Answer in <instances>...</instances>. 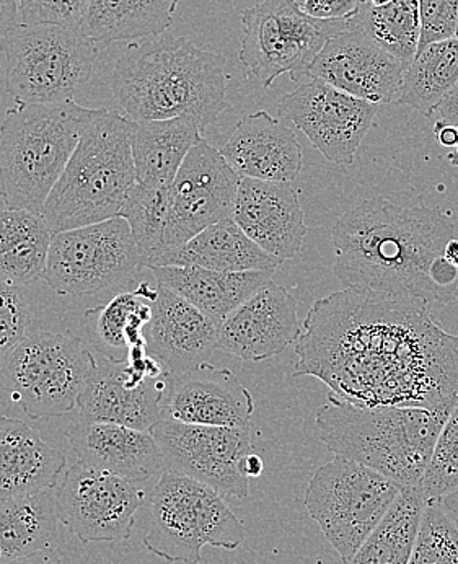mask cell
Here are the masks:
<instances>
[{"label": "cell", "mask_w": 458, "mask_h": 564, "mask_svg": "<svg viewBox=\"0 0 458 564\" xmlns=\"http://www.w3.org/2000/svg\"><path fill=\"white\" fill-rule=\"evenodd\" d=\"M294 373L359 406L452 410L458 336L417 299L346 288L318 299L295 343Z\"/></svg>", "instance_id": "6da1fadb"}, {"label": "cell", "mask_w": 458, "mask_h": 564, "mask_svg": "<svg viewBox=\"0 0 458 564\" xmlns=\"http://www.w3.org/2000/svg\"><path fill=\"white\" fill-rule=\"evenodd\" d=\"M454 236L456 227L440 210L368 199L331 229L334 271L346 288L452 304L456 292L440 289L430 270Z\"/></svg>", "instance_id": "7a4b0ae2"}, {"label": "cell", "mask_w": 458, "mask_h": 564, "mask_svg": "<svg viewBox=\"0 0 458 564\" xmlns=\"http://www.w3.org/2000/svg\"><path fill=\"white\" fill-rule=\"evenodd\" d=\"M222 54L186 39L129 44L115 64L110 87L134 122L192 118L205 131L229 108Z\"/></svg>", "instance_id": "3957f363"}, {"label": "cell", "mask_w": 458, "mask_h": 564, "mask_svg": "<svg viewBox=\"0 0 458 564\" xmlns=\"http://www.w3.org/2000/svg\"><path fill=\"white\" fill-rule=\"evenodd\" d=\"M452 410L406 406H359L328 395L317 411L320 443L385 475L403 488L421 486L440 430Z\"/></svg>", "instance_id": "277c9868"}, {"label": "cell", "mask_w": 458, "mask_h": 564, "mask_svg": "<svg viewBox=\"0 0 458 564\" xmlns=\"http://www.w3.org/2000/svg\"><path fill=\"white\" fill-rule=\"evenodd\" d=\"M132 129L134 121L105 108L88 124L44 204L43 217L53 232L121 216L135 185Z\"/></svg>", "instance_id": "5b68a950"}, {"label": "cell", "mask_w": 458, "mask_h": 564, "mask_svg": "<svg viewBox=\"0 0 458 564\" xmlns=\"http://www.w3.org/2000/svg\"><path fill=\"white\" fill-rule=\"evenodd\" d=\"M100 110L76 101L17 105L0 124V176L3 202L43 214L85 129Z\"/></svg>", "instance_id": "8992f818"}, {"label": "cell", "mask_w": 458, "mask_h": 564, "mask_svg": "<svg viewBox=\"0 0 458 564\" xmlns=\"http://www.w3.org/2000/svg\"><path fill=\"white\" fill-rule=\"evenodd\" d=\"M247 530L216 489L164 471L151 492L148 552L170 563L199 564L205 546L237 550Z\"/></svg>", "instance_id": "52a82bcc"}, {"label": "cell", "mask_w": 458, "mask_h": 564, "mask_svg": "<svg viewBox=\"0 0 458 564\" xmlns=\"http://www.w3.org/2000/svg\"><path fill=\"white\" fill-rule=\"evenodd\" d=\"M17 105L64 104L94 76L97 43L80 26L19 23L0 43Z\"/></svg>", "instance_id": "ba28073f"}, {"label": "cell", "mask_w": 458, "mask_h": 564, "mask_svg": "<svg viewBox=\"0 0 458 564\" xmlns=\"http://www.w3.org/2000/svg\"><path fill=\"white\" fill-rule=\"evenodd\" d=\"M402 489L385 475L335 455L334 460L314 471L304 501L308 514L346 564L389 514Z\"/></svg>", "instance_id": "9c48e42d"}, {"label": "cell", "mask_w": 458, "mask_h": 564, "mask_svg": "<svg viewBox=\"0 0 458 564\" xmlns=\"http://www.w3.org/2000/svg\"><path fill=\"white\" fill-rule=\"evenodd\" d=\"M95 356L73 333L33 332L0 362V389L32 420L77 406Z\"/></svg>", "instance_id": "30bf717a"}, {"label": "cell", "mask_w": 458, "mask_h": 564, "mask_svg": "<svg viewBox=\"0 0 458 564\" xmlns=\"http://www.w3.org/2000/svg\"><path fill=\"white\" fill-rule=\"evenodd\" d=\"M242 25L240 63L263 87L284 74L301 80L325 44L351 30L349 19H314L297 0H263L243 9Z\"/></svg>", "instance_id": "8fae6325"}, {"label": "cell", "mask_w": 458, "mask_h": 564, "mask_svg": "<svg viewBox=\"0 0 458 564\" xmlns=\"http://www.w3.org/2000/svg\"><path fill=\"white\" fill-rule=\"evenodd\" d=\"M123 217L54 232L43 280L61 295L85 297L120 288L144 270Z\"/></svg>", "instance_id": "7c38bea8"}, {"label": "cell", "mask_w": 458, "mask_h": 564, "mask_svg": "<svg viewBox=\"0 0 458 564\" xmlns=\"http://www.w3.org/2000/svg\"><path fill=\"white\" fill-rule=\"evenodd\" d=\"M151 433L165 471L201 481L223 498H249L250 480L240 470V462L253 452L250 426H203L162 417Z\"/></svg>", "instance_id": "4fadbf2b"}, {"label": "cell", "mask_w": 458, "mask_h": 564, "mask_svg": "<svg viewBox=\"0 0 458 564\" xmlns=\"http://www.w3.org/2000/svg\"><path fill=\"white\" fill-rule=\"evenodd\" d=\"M56 512L83 543L126 542L148 489L120 475L74 464L54 488Z\"/></svg>", "instance_id": "5bb4252c"}, {"label": "cell", "mask_w": 458, "mask_h": 564, "mask_svg": "<svg viewBox=\"0 0 458 564\" xmlns=\"http://www.w3.org/2000/svg\"><path fill=\"white\" fill-rule=\"evenodd\" d=\"M240 182L242 176L220 151L201 139L186 155L178 175L170 185L164 248L155 261L162 254L183 247L214 224L232 217Z\"/></svg>", "instance_id": "9a60e30c"}, {"label": "cell", "mask_w": 458, "mask_h": 564, "mask_svg": "<svg viewBox=\"0 0 458 564\" xmlns=\"http://www.w3.org/2000/svg\"><path fill=\"white\" fill-rule=\"evenodd\" d=\"M277 110L336 165L355 162L356 152L377 117V105L320 80L305 82L284 95Z\"/></svg>", "instance_id": "2e32d148"}, {"label": "cell", "mask_w": 458, "mask_h": 564, "mask_svg": "<svg viewBox=\"0 0 458 564\" xmlns=\"http://www.w3.org/2000/svg\"><path fill=\"white\" fill-rule=\"evenodd\" d=\"M406 69L379 44L349 30L325 44L305 79L320 80L369 104H395Z\"/></svg>", "instance_id": "e0dca14e"}, {"label": "cell", "mask_w": 458, "mask_h": 564, "mask_svg": "<svg viewBox=\"0 0 458 564\" xmlns=\"http://www.w3.org/2000/svg\"><path fill=\"white\" fill-rule=\"evenodd\" d=\"M301 333L297 301L270 281L219 326V348L242 361H266L283 355Z\"/></svg>", "instance_id": "ac0fdd59"}, {"label": "cell", "mask_w": 458, "mask_h": 564, "mask_svg": "<svg viewBox=\"0 0 458 564\" xmlns=\"http://www.w3.org/2000/svg\"><path fill=\"white\" fill-rule=\"evenodd\" d=\"M253 397L229 369L209 362L170 373L164 417L203 426H250Z\"/></svg>", "instance_id": "d6986e66"}, {"label": "cell", "mask_w": 458, "mask_h": 564, "mask_svg": "<svg viewBox=\"0 0 458 564\" xmlns=\"http://www.w3.org/2000/svg\"><path fill=\"white\" fill-rule=\"evenodd\" d=\"M232 219L261 250L281 263L294 260L304 247L307 226L292 183L242 178Z\"/></svg>", "instance_id": "ffe728a7"}, {"label": "cell", "mask_w": 458, "mask_h": 564, "mask_svg": "<svg viewBox=\"0 0 458 564\" xmlns=\"http://www.w3.org/2000/svg\"><path fill=\"white\" fill-rule=\"evenodd\" d=\"M170 372L149 379L139 387L126 382L124 362L95 358L79 397L80 421L113 423L151 431L164 417Z\"/></svg>", "instance_id": "44dd1931"}, {"label": "cell", "mask_w": 458, "mask_h": 564, "mask_svg": "<svg viewBox=\"0 0 458 564\" xmlns=\"http://www.w3.org/2000/svg\"><path fill=\"white\" fill-rule=\"evenodd\" d=\"M67 440L77 464L120 475L148 491L165 471L161 448L151 431L79 421L67 431Z\"/></svg>", "instance_id": "7402d4cb"}, {"label": "cell", "mask_w": 458, "mask_h": 564, "mask_svg": "<svg viewBox=\"0 0 458 564\" xmlns=\"http://www.w3.org/2000/svg\"><path fill=\"white\" fill-rule=\"evenodd\" d=\"M152 321L145 326L148 351L170 373H182L208 362L219 348V325L195 305L157 284Z\"/></svg>", "instance_id": "603a6c76"}, {"label": "cell", "mask_w": 458, "mask_h": 564, "mask_svg": "<svg viewBox=\"0 0 458 564\" xmlns=\"http://www.w3.org/2000/svg\"><path fill=\"white\" fill-rule=\"evenodd\" d=\"M220 154L242 178L292 183L302 170L297 135L266 111L247 115L237 122Z\"/></svg>", "instance_id": "cb8c5ba5"}, {"label": "cell", "mask_w": 458, "mask_h": 564, "mask_svg": "<svg viewBox=\"0 0 458 564\" xmlns=\"http://www.w3.org/2000/svg\"><path fill=\"white\" fill-rule=\"evenodd\" d=\"M66 465V455L25 421L0 416V499L56 488Z\"/></svg>", "instance_id": "d4e9b609"}, {"label": "cell", "mask_w": 458, "mask_h": 564, "mask_svg": "<svg viewBox=\"0 0 458 564\" xmlns=\"http://www.w3.org/2000/svg\"><path fill=\"white\" fill-rule=\"evenodd\" d=\"M152 273L159 285L175 292L220 326L251 295L273 281L274 271L226 273L196 267H159L152 268Z\"/></svg>", "instance_id": "484cf974"}, {"label": "cell", "mask_w": 458, "mask_h": 564, "mask_svg": "<svg viewBox=\"0 0 458 564\" xmlns=\"http://www.w3.org/2000/svg\"><path fill=\"white\" fill-rule=\"evenodd\" d=\"M281 261L261 250L237 226L232 217L214 224L176 250L162 254L154 267H196L205 270L243 273V271H276Z\"/></svg>", "instance_id": "4316f807"}, {"label": "cell", "mask_w": 458, "mask_h": 564, "mask_svg": "<svg viewBox=\"0 0 458 564\" xmlns=\"http://www.w3.org/2000/svg\"><path fill=\"white\" fill-rule=\"evenodd\" d=\"M203 129L192 118L134 122L132 159L135 183L145 188L168 189L186 155L201 141Z\"/></svg>", "instance_id": "83f0119b"}, {"label": "cell", "mask_w": 458, "mask_h": 564, "mask_svg": "<svg viewBox=\"0 0 458 564\" xmlns=\"http://www.w3.org/2000/svg\"><path fill=\"white\" fill-rule=\"evenodd\" d=\"M53 236L43 214L0 198V280L23 288L43 280Z\"/></svg>", "instance_id": "f1b7e54d"}, {"label": "cell", "mask_w": 458, "mask_h": 564, "mask_svg": "<svg viewBox=\"0 0 458 564\" xmlns=\"http://www.w3.org/2000/svg\"><path fill=\"white\" fill-rule=\"evenodd\" d=\"M179 0H88L80 30L95 43L138 41L173 25Z\"/></svg>", "instance_id": "f546056e"}, {"label": "cell", "mask_w": 458, "mask_h": 564, "mask_svg": "<svg viewBox=\"0 0 458 564\" xmlns=\"http://www.w3.org/2000/svg\"><path fill=\"white\" fill-rule=\"evenodd\" d=\"M157 288L142 282L138 289L115 295L107 305L88 312L94 317L88 326L91 346L105 358L124 362L129 349L145 345L144 329L152 321Z\"/></svg>", "instance_id": "4dcf8cb0"}, {"label": "cell", "mask_w": 458, "mask_h": 564, "mask_svg": "<svg viewBox=\"0 0 458 564\" xmlns=\"http://www.w3.org/2000/svg\"><path fill=\"white\" fill-rule=\"evenodd\" d=\"M57 521L53 489L0 499V564L51 549L56 542Z\"/></svg>", "instance_id": "1f68e13d"}, {"label": "cell", "mask_w": 458, "mask_h": 564, "mask_svg": "<svg viewBox=\"0 0 458 564\" xmlns=\"http://www.w3.org/2000/svg\"><path fill=\"white\" fill-rule=\"evenodd\" d=\"M424 508L421 486L403 488L389 514L346 564H410Z\"/></svg>", "instance_id": "d6a6232c"}, {"label": "cell", "mask_w": 458, "mask_h": 564, "mask_svg": "<svg viewBox=\"0 0 458 564\" xmlns=\"http://www.w3.org/2000/svg\"><path fill=\"white\" fill-rule=\"evenodd\" d=\"M458 85V39L436 41L417 51L403 76L395 104L433 117L440 101Z\"/></svg>", "instance_id": "836d02e7"}, {"label": "cell", "mask_w": 458, "mask_h": 564, "mask_svg": "<svg viewBox=\"0 0 458 564\" xmlns=\"http://www.w3.org/2000/svg\"><path fill=\"white\" fill-rule=\"evenodd\" d=\"M349 23L351 30L364 33L405 69L412 66L421 41L419 0H392L383 6L366 0Z\"/></svg>", "instance_id": "e575fe53"}, {"label": "cell", "mask_w": 458, "mask_h": 564, "mask_svg": "<svg viewBox=\"0 0 458 564\" xmlns=\"http://www.w3.org/2000/svg\"><path fill=\"white\" fill-rule=\"evenodd\" d=\"M168 189H152L135 183L121 216L128 220L145 268H151L164 248Z\"/></svg>", "instance_id": "d590c367"}, {"label": "cell", "mask_w": 458, "mask_h": 564, "mask_svg": "<svg viewBox=\"0 0 458 564\" xmlns=\"http://www.w3.org/2000/svg\"><path fill=\"white\" fill-rule=\"evenodd\" d=\"M410 564H458V530L439 502L426 501Z\"/></svg>", "instance_id": "8d00e7d4"}, {"label": "cell", "mask_w": 458, "mask_h": 564, "mask_svg": "<svg viewBox=\"0 0 458 564\" xmlns=\"http://www.w3.org/2000/svg\"><path fill=\"white\" fill-rule=\"evenodd\" d=\"M458 488V399L440 430L430 457L429 467L424 474L423 489L426 501L440 499Z\"/></svg>", "instance_id": "74e56055"}, {"label": "cell", "mask_w": 458, "mask_h": 564, "mask_svg": "<svg viewBox=\"0 0 458 564\" xmlns=\"http://www.w3.org/2000/svg\"><path fill=\"white\" fill-rule=\"evenodd\" d=\"M35 308L29 291L0 280V362L35 329Z\"/></svg>", "instance_id": "f35d334b"}, {"label": "cell", "mask_w": 458, "mask_h": 564, "mask_svg": "<svg viewBox=\"0 0 458 564\" xmlns=\"http://www.w3.org/2000/svg\"><path fill=\"white\" fill-rule=\"evenodd\" d=\"M88 0H20L23 25L80 26Z\"/></svg>", "instance_id": "ab89813d"}, {"label": "cell", "mask_w": 458, "mask_h": 564, "mask_svg": "<svg viewBox=\"0 0 458 564\" xmlns=\"http://www.w3.org/2000/svg\"><path fill=\"white\" fill-rule=\"evenodd\" d=\"M419 50L427 44L456 39L458 0H419Z\"/></svg>", "instance_id": "60d3db41"}, {"label": "cell", "mask_w": 458, "mask_h": 564, "mask_svg": "<svg viewBox=\"0 0 458 564\" xmlns=\"http://www.w3.org/2000/svg\"><path fill=\"white\" fill-rule=\"evenodd\" d=\"M366 0H305V13L320 20L351 19L364 6Z\"/></svg>", "instance_id": "b9f144b4"}, {"label": "cell", "mask_w": 458, "mask_h": 564, "mask_svg": "<svg viewBox=\"0 0 458 564\" xmlns=\"http://www.w3.org/2000/svg\"><path fill=\"white\" fill-rule=\"evenodd\" d=\"M20 0H0V43L19 25Z\"/></svg>", "instance_id": "7bdbcfd3"}, {"label": "cell", "mask_w": 458, "mask_h": 564, "mask_svg": "<svg viewBox=\"0 0 458 564\" xmlns=\"http://www.w3.org/2000/svg\"><path fill=\"white\" fill-rule=\"evenodd\" d=\"M434 132H436L437 141H439V144L444 145V148H458V126L449 124V122L437 121Z\"/></svg>", "instance_id": "ee69618b"}, {"label": "cell", "mask_w": 458, "mask_h": 564, "mask_svg": "<svg viewBox=\"0 0 458 564\" xmlns=\"http://www.w3.org/2000/svg\"><path fill=\"white\" fill-rule=\"evenodd\" d=\"M10 564H63V558H61V553L54 546H51V549L33 553V555L26 556V558Z\"/></svg>", "instance_id": "f6af8a7d"}, {"label": "cell", "mask_w": 458, "mask_h": 564, "mask_svg": "<svg viewBox=\"0 0 458 564\" xmlns=\"http://www.w3.org/2000/svg\"><path fill=\"white\" fill-rule=\"evenodd\" d=\"M240 470H242V474L246 475L249 480L250 478L261 477V474L264 471L263 458L254 454V452H251V454L246 455L243 460L240 462Z\"/></svg>", "instance_id": "bcb514c9"}, {"label": "cell", "mask_w": 458, "mask_h": 564, "mask_svg": "<svg viewBox=\"0 0 458 564\" xmlns=\"http://www.w3.org/2000/svg\"><path fill=\"white\" fill-rule=\"evenodd\" d=\"M443 511L446 512L447 518L452 521V524L457 527L458 530V488L454 489L449 495L443 496V498L437 499Z\"/></svg>", "instance_id": "7dc6e473"}, {"label": "cell", "mask_w": 458, "mask_h": 564, "mask_svg": "<svg viewBox=\"0 0 458 564\" xmlns=\"http://www.w3.org/2000/svg\"><path fill=\"white\" fill-rule=\"evenodd\" d=\"M444 257H446L447 261L454 264V267L458 268V240L452 239L449 243L446 245V250H444Z\"/></svg>", "instance_id": "c3c4849f"}, {"label": "cell", "mask_w": 458, "mask_h": 564, "mask_svg": "<svg viewBox=\"0 0 458 564\" xmlns=\"http://www.w3.org/2000/svg\"><path fill=\"white\" fill-rule=\"evenodd\" d=\"M369 2L374 3V6H383V3L392 2V0H369Z\"/></svg>", "instance_id": "681fc988"}, {"label": "cell", "mask_w": 458, "mask_h": 564, "mask_svg": "<svg viewBox=\"0 0 458 564\" xmlns=\"http://www.w3.org/2000/svg\"><path fill=\"white\" fill-rule=\"evenodd\" d=\"M0 198H3L2 176H0Z\"/></svg>", "instance_id": "f907efd6"}, {"label": "cell", "mask_w": 458, "mask_h": 564, "mask_svg": "<svg viewBox=\"0 0 458 564\" xmlns=\"http://www.w3.org/2000/svg\"><path fill=\"white\" fill-rule=\"evenodd\" d=\"M456 39H458V25H457V35H456Z\"/></svg>", "instance_id": "816d5d0a"}, {"label": "cell", "mask_w": 458, "mask_h": 564, "mask_svg": "<svg viewBox=\"0 0 458 564\" xmlns=\"http://www.w3.org/2000/svg\"><path fill=\"white\" fill-rule=\"evenodd\" d=\"M456 91H458V85H457Z\"/></svg>", "instance_id": "f5cc1de1"}]
</instances>
